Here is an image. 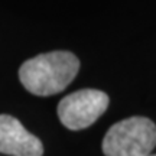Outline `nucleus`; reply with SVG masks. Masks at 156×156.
<instances>
[{"label":"nucleus","instance_id":"4","mask_svg":"<svg viewBox=\"0 0 156 156\" xmlns=\"http://www.w3.org/2000/svg\"><path fill=\"white\" fill-rule=\"evenodd\" d=\"M0 153L10 156H42L44 146L17 119L9 114H0Z\"/></svg>","mask_w":156,"mask_h":156},{"label":"nucleus","instance_id":"5","mask_svg":"<svg viewBox=\"0 0 156 156\" xmlns=\"http://www.w3.org/2000/svg\"><path fill=\"white\" fill-rule=\"evenodd\" d=\"M149 156H156V155H149Z\"/></svg>","mask_w":156,"mask_h":156},{"label":"nucleus","instance_id":"2","mask_svg":"<svg viewBox=\"0 0 156 156\" xmlns=\"http://www.w3.org/2000/svg\"><path fill=\"white\" fill-rule=\"evenodd\" d=\"M101 146L106 156H149L156 146V124L146 117H129L107 130Z\"/></svg>","mask_w":156,"mask_h":156},{"label":"nucleus","instance_id":"3","mask_svg":"<svg viewBox=\"0 0 156 156\" xmlns=\"http://www.w3.org/2000/svg\"><path fill=\"white\" fill-rule=\"evenodd\" d=\"M108 103V95L100 90H80L59 101L58 117L69 130H83L106 112Z\"/></svg>","mask_w":156,"mask_h":156},{"label":"nucleus","instance_id":"1","mask_svg":"<svg viewBox=\"0 0 156 156\" xmlns=\"http://www.w3.org/2000/svg\"><path fill=\"white\" fill-rule=\"evenodd\" d=\"M80 71V61L73 52L54 51L23 62L19 80L35 95H54L67 88Z\"/></svg>","mask_w":156,"mask_h":156}]
</instances>
